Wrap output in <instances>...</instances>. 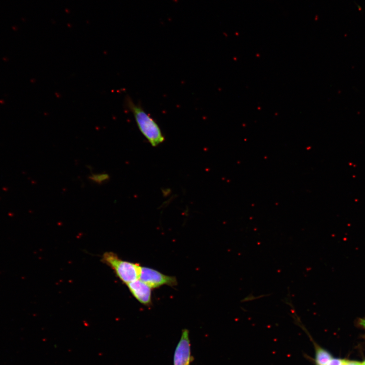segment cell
I'll return each instance as SVG.
<instances>
[{"label": "cell", "mask_w": 365, "mask_h": 365, "mask_svg": "<svg viewBox=\"0 0 365 365\" xmlns=\"http://www.w3.org/2000/svg\"><path fill=\"white\" fill-rule=\"evenodd\" d=\"M126 105L133 115L139 131L152 147L164 142L165 137L159 126L140 105L134 103L129 97L126 98Z\"/></svg>", "instance_id": "6da1fadb"}, {"label": "cell", "mask_w": 365, "mask_h": 365, "mask_svg": "<svg viewBox=\"0 0 365 365\" xmlns=\"http://www.w3.org/2000/svg\"><path fill=\"white\" fill-rule=\"evenodd\" d=\"M102 260L124 283L127 284L139 279L141 266L138 264L123 260L112 252H105Z\"/></svg>", "instance_id": "7a4b0ae2"}, {"label": "cell", "mask_w": 365, "mask_h": 365, "mask_svg": "<svg viewBox=\"0 0 365 365\" xmlns=\"http://www.w3.org/2000/svg\"><path fill=\"white\" fill-rule=\"evenodd\" d=\"M139 279L152 289L164 285L174 286L177 284L175 277L164 274L158 270L147 267L141 266Z\"/></svg>", "instance_id": "3957f363"}, {"label": "cell", "mask_w": 365, "mask_h": 365, "mask_svg": "<svg viewBox=\"0 0 365 365\" xmlns=\"http://www.w3.org/2000/svg\"><path fill=\"white\" fill-rule=\"evenodd\" d=\"M191 358L189 332L188 329H184L175 349L173 365H190Z\"/></svg>", "instance_id": "277c9868"}, {"label": "cell", "mask_w": 365, "mask_h": 365, "mask_svg": "<svg viewBox=\"0 0 365 365\" xmlns=\"http://www.w3.org/2000/svg\"><path fill=\"white\" fill-rule=\"evenodd\" d=\"M130 292L141 304L150 306L152 304V288L138 279L127 284Z\"/></svg>", "instance_id": "5b68a950"}, {"label": "cell", "mask_w": 365, "mask_h": 365, "mask_svg": "<svg viewBox=\"0 0 365 365\" xmlns=\"http://www.w3.org/2000/svg\"><path fill=\"white\" fill-rule=\"evenodd\" d=\"M332 359V356L328 351L321 347H317L315 361L317 365H326Z\"/></svg>", "instance_id": "8992f818"}, {"label": "cell", "mask_w": 365, "mask_h": 365, "mask_svg": "<svg viewBox=\"0 0 365 365\" xmlns=\"http://www.w3.org/2000/svg\"><path fill=\"white\" fill-rule=\"evenodd\" d=\"M109 178L107 174H93L90 176V179L97 183L102 182Z\"/></svg>", "instance_id": "52a82bcc"}, {"label": "cell", "mask_w": 365, "mask_h": 365, "mask_svg": "<svg viewBox=\"0 0 365 365\" xmlns=\"http://www.w3.org/2000/svg\"><path fill=\"white\" fill-rule=\"evenodd\" d=\"M345 361V359L333 358L326 365H343Z\"/></svg>", "instance_id": "ba28073f"}, {"label": "cell", "mask_w": 365, "mask_h": 365, "mask_svg": "<svg viewBox=\"0 0 365 365\" xmlns=\"http://www.w3.org/2000/svg\"><path fill=\"white\" fill-rule=\"evenodd\" d=\"M343 365H362V362L356 361H350L345 360Z\"/></svg>", "instance_id": "9c48e42d"}, {"label": "cell", "mask_w": 365, "mask_h": 365, "mask_svg": "<svg viewBox=\"0 0 365 365\" xmlns=\"http://www.w3.org/2000/svg\"><path fill=\"white\" fill-rule=\"evenodd\" d=\"M359 324L365 328V318H361L359 321Z\"/></svg>", "instance_id": "30bf717a"}, {"label": "cell", "mask_w": 365, "mask_h": 365, "mask_svg": "<svg viewBox=\"0 0 365 365\" xmlns=\"http://www.w3.org/2000/svg\"><path fill=\"white\" fill-rule=\"evenodd\" d=\"M362 365H365V361L362 362Z\"/></svg>", "instance_id": "8fae6325"}]
</instances>
